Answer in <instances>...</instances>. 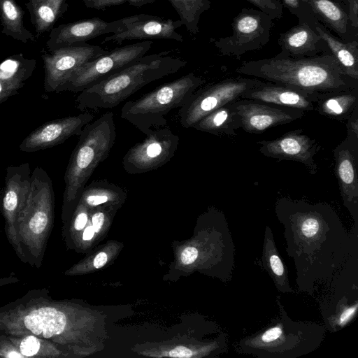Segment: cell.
Segmentation results:
<instances>
[{"label": "cell", "mask_w": 358, "mask_h": 358, "mask_svg": "<svg viewBox=\"0 0 358 358\" xmlns=\"http://www.w3.org/2000/svg\"><path fill=\"white\" fill-rule=\"evenodd\" d=\"M274 209L284 226L286 251L294 260L300 292L312 296L344 269L358 264V234L348 233L329 203L281 197Z\"/></svg>", "instance_id": "1"}, {"label": "cell", "mask_w": 358, "mask_h": 358, "mask_svg": "<svg viewBox=\"0 0 358 358\" xmlns=\"http://www.w3.org/2000/svg\"><path fill=\"white\" fill-rule=\"evenodd\" d=\"M236 72L312 94L358 87V80L345 74L329 52L301 58L278 53L271 58L243 62Z\"/></svg>", "instance_id": "2"}, {"label": "cell", "mask_w": 358, "mask_h": 358, "mask_svg": "<svg viewBox=\"0 0 358 358\" xmlns=\"http://www.w3.org/2000/svg\"><path fill=\"white\" fill-rule=\"evenodd\" d=\"M165 51L144 55L127 67L80 92L76 99L81 112L113 108L146 85L178 72L187 62Z\"/></svg>", "instance_id": "3"}, {"label": "cell", "mask_w": 358, "mask_h": 358, "mask_svg": "<svg viewBox=\"0 0 358 358\" xmlns=\"http://www.w3.org/2000/svg\"><path fill=\"white\" fill-rule=\"evenodd\" d=\"M279 313L262 330L238 341L236 351L259 358H296L317 349L326 328L313 322L294 321L277 296Z\"/></svg>", "instance_id": "4"}, {"label": "cell", "mask_w": 358, "mask_h": 358, "mask_svg": "<svg viewBox=\"0 0 358 358\" xmlns=\"http://www.w3.org/2000/svg\"><path fill=\"white\" fill-rule=\"evenodd\" d=\"M78 136L64 174V198L69 203L81 195L96 167L109 156L117 136L113 113L102 114Z\"/></svg>", "instance_id": "5"}, {"label": "cell", "mask_w": 358, "mask_h": 358, "mask_svg": "<svg viewBox=\"0 0 358 358\" xmlns=\"http://www.w3.org/2000/svg\"><path fill=\"white\" fill-rule=\"evenodd\" d=\"M204 83L203 78L189 73L138 99L126 102L121 109V118L148 135L151 131L166 126L167 114L185 105Z\"/></svg>", "instance_id": "6"}, {"label": "cell", "mask_w": 358, "mask_h": 358, "mask_svg": "<svg viewBox=\"0 0 358 358\" xmlns=\"http://www.w3.org/2000/svg\"><path fill=\"white\" fill-rule=\"evenodd\" d=\"M273 18L255 8H243L231 22L232 34L210 42L222 56L239 59L244 54L262 49L270 40Z\"/></svg>", "instance_id": "7"}, {"label": "cell", "mask_w": 358, "mask_h": 358, "mask_svg": "<svg viewBox=\"0 0 358 358\" xmlns=\"http://www.w3.org/2000/svg\"><path fill=\"white\" fill-rule=\"evenodd\" d=\"M262 82L242 77L229 78L196 91L179 110L180 124L184 128H192L201 118L227 103L241 99L248 90Z\"/></svg>", "instance_id": "8"}, {"label": "cell", "mask_w": 358, "mask_h": 358, "mask_svg": "<svg viewBox=\"0 0 358 358\" xmlns=\"http://www.w3.org/2000/svg\"><path fill=\"white\" fill-rule=\"evenodd\" d=\"M327 292L320 303L326 329L341 330L357 315L358 265L349 266L325 285Z\"/></svg>", "instance_id": "9"}, {"label": "cell", "mask_w": 358, "mask_h": 358, "mask_svg": "<svg viewBox=\"0 0 358 358\" xmlns=\"http://www.w3.org/2000/svg\"><path fill=\"white\" fill-rule=\"evenodd\" d=\"M152 44L143 41L116 48L83 65L55 92H80L145 55Z\"/></svg>", "instance_id": "10"}, {"label": "cell", "mask_w": 358, "mask_h": 358, "mask_svg": "<svg viewBox=\"0 0 358 358\" xmlns=\"http://www.w3.org/2000/svg\"><path fill=\"white\" fill-rule=\"evenodd\" d=\"M178 143V136L169 128L154 129L125 153L122 162L123 169L131 175L156 170L173 158Z\"/></svg>", "instance_id": "11"}, {"label": "cell", "mask_w": 358, "mask_h": 358, "mask_svg": "<svg viewBox=\"0 0 358 358\" xmlns=\"http://www.w3.org/2000/svg\"><path fill=\"white\" fill-rule=\"evenodd\" d=\"M108 52L101 46L85 43L44 53L41 57L45 69V92H55L77 69Z\"/></svg>", "instance_id": "12"}, {"label": "cell", "mask_w": 358, "mask_h": 358, "mask_svg": "<svg viewBox=\"0 0 358 358\" xmlns=\"http://www.w3.org/2000/svg\"><path fill=\"white\" fill-rule=\"evenodd\" d=\"M142 15H132L113 22H106L96 17L62 24L50 30L46 46L52 52L62 48L83 45L106 34L121 32L127 24L140 19Z\"/></svg>", "instance_id": "13"}, {"label": "cell", "mask_w": 358, "mask_h": 358, "mask_svg": "<svg viewBox=\"0 0 358 358\" xmlns=\"http://www.w3.org/2000/svg\"><path fill=\"white\" fill-rule=\"evenodd\" d=\"M334 171L345 207L358 223V137L347 134L333 150Z\"/></svg>", "instance_id": "14"}, {"label": "cell", "mask_w": 358, "mask_h": 358, "mask_svg": "<svg viewBox=\"0 0 358 358\" xmlns=\"http://www.w3.org/2000/svg\"><path fill=\"white\" fill-rule=\"evenodd\" d=\"M233 104L240 116L241 128L250 134H261L268 129L290 123L301 118L306 113L249 99H240Z\"/></svg>", "instance_id": "15"}, {"label": "cell", "mask_w": 358, "mask_h": 358, "mask_svg": "<svg viewBox=\"0 0 358 358\" xmlns=\"http://www.w3.org/2000/svg\"><path fill=\"white\" fill-rule=\"evenodd\" d=\"M257 143L259 152L266 157L299 162L311 175L317 172L315 156L320 146L302 129L292 130L275 139L259 141Z\"/></svg>", "instance_id": "16"}, {"label": "cell", "mask_w": 358, "mask_h": 358, "mask_svg": "<svg viewBox=\"0 0 358 358\" xmlns=\"http://www.w3.org/2000/svg\"><path fill=\"white\" fill-rule=\"evenodd\" d=\"M89 111L48 121L31 132L20 143V150L31 152L62 143L72 136H78L94 120Z\"/></svg>", "instance_id": "17"}, {"label": "cell", "mask_w": 358, "mask_h": 358, "mask_svg": "<svg viewBox=\"0 0 358 358\" xmlns=\"http://www.w3.org/2000/svg\"><path fill=\"white\" fill-rule=\"evenodd\" d=\"M324 94L308 93L285 85L262 81L248 90L241 99L259 100L306 112L315 110L317 102Z\"/></svg>", "instance_id": "18"}, {"label": "cell", "mask_w": 358, "mask_h": 358, "mask_svg": "<svg viewBox=\"0 0 358 358\" xmlns=\"http://www.w3.org/2000/svg\"><path fill=\"white\" fill-rule=\"evenodd\" d=\"M182 25L180 19L173 20L143 14L140 19L127 24L122 31L106 36L101 43L113 41L121 44L124 41L143 39H168L182 42V36L176 31Z\"/></svg>", "instance_id": "19"}, {"label": "cell", "mask_w": 358, "mask_h": 358, "mask_svg": "<svg viewBox=\"0 0 358 358\" xmlns=\"http://www.w3.org/2000/svg\"><path fill=\"white\" fill-rule=\"evenodd\" d=\"M282 55L294 57H310L320 53L329 52L324 41L315 29L306 22H299L278 39Z\"/></svg>", "instance_id": "20"}, {"label": "cell", "mask_w": 358, "mask_h": 358, "mask_svg": "<svg viewBox=\"0 0 358 358\" xmlns=\"http://www.w3.org/2000/svg\"><path fill=\"white\" fill-rule=\"evenodd\" d=\"M306 1L319 22L339 38L346 42L357 40L358 31L350 24L345 4L336 0Z\"/></svg>", "instance_id": "21"}, {"label": "cell", "mask_w": 358, "mask_h": 358, "mask_svg": "<svg viewBox=\"0 0 358 358\" xmlns=\"http://www.w3.org/2000/svg\"><path fill=\"white\" fill-rule=\"evenodd\" d=\"M29 163L9 166L6 170L3 208L8 215L24 208L31 188Z\"/></svg>", "instance_id": "22"}, {"label": "cell", "mask_w": 358, "mask_h": 358, "mask_svg": "<svg viewBox=\"0 0 358 358\" xmlns=\"http://www.w3.org/2000/svg\"><path fill=\"white\" fill-rule=\"evenodd\" d=\"M313 27L325 43L329 52L344 72L350 78L358 80V41L346 42L336 36L319 20Z\"/></svg>", "instance_id": "23"}, {"label": "cell", "mask_w": 358, "mask_h": 358, "mask_svg": "<svg viewBox=\"0 0 358 358\" xmlns=\"http://www.w3.org/2000/svg\"><path fill=\"white\" fill-rule=\"evenodd\" d=\"M261 264L273 280L278 292L294 293L289 285L287 268L279 255L273 232L268 226L265 228Z\"/></svg>", "instance_id": "24"}, {"label": "cell", "mask_w": 358, "mask_h": 358, "mask_svg": "<svg viewBox=\"0 0 358 358\" xmlns=\"http://www.w3.org/2000/svg\"><path fill=\"white\" fill-rule=\"evenodd\" d=\"M240 127L241 118L233 102L212 111L192 127L198 131L220 136H236V130Z\"/></svg>", "instance_id": "25"}, {"label": "cell", "mask_w": 358, "mask_h": 358, "mask_svg": "<svg viewBox=\"0 0 358 358\" xmlns=\"http://www.w3.org/2000/svg\"><path fill=\"white\" fill-rule=\"evenodd\" d=\"M357 107L358 87L324 94L317 102L315 110L324 117L343 122Z\"/></svg>", "instance_id": "26"}, {"label": "cell", "mask_w": 358, "mask_h": 358, "mask_svg": "<svg viewBox=\"0 0 358 358\" xmlns=\"http://www.w3.org/2000/svg\"><path fill=\"white\" fill-rule=\"evenodd\" d=\"M24 324L34 334L49 338L64 331L66 317L55 308H41L26 315Z\"/></svg>", "instance_id": "27"}, {"label": "cell", "mask_w": 358, "mask_h": 358, "mask_svg": "<svg viewBox=\"0 0 358 358\" xmlns=\"http://www.w3.org/2000/svg\"><path fill=\"white\" fill-rule=\"evenodd\" d=\"M24 11L15 0H0L1 33L26 43L35 41L34 35L24 26Z\"/></svg>", "instance_id": "28"}, {"label": "cell", "mask_w": 358, "mask_h": 358, "mask_svg": "<svg viewBox=\"0 0 358 358\" xmlns=\"http://www.w3.org/2000/svg\"><path fill=\"white\" fill-rule=\"evenodd\" d=\"M68 6L66 0H43L34 6L28 7L37 36L50 31Z\"/></svg>", "instance_id": "29"}, {"label": "cell", "mask_w": 358, "mask_h": 358, "mask_svg": "<svg viewBox=\"0 0 358 358\" xmlns=\"http://www.w3.org/2000/svg\"><path fill=\"white\" fill-rule=\"evenodd\" d=\"M126 196L125 190L107 180H95L85 187L80 196L83 202L91 207L120 201Z\"/></svg>", "instance_id": "30"}, {"label": "cell", "mask_w": 358, "mask_h": 358, "mask_svg": "<svg viewBox=\"0 0 358 358\" xmlns=\"http://www.w3.org/2000/svg\"><path fill=\"white\" fill-rule=\"evenodd\" d=\"M174 8L186 29L192 35L199 33L201 15L211 6L210 0H167Z\"/></svg>", "instance_id": "31"}, {"label": "cell", "mask_w": 358, "mask_h": 358, "mask_svg": "<svg viewBox=\"0 0 358 358\" xmlns=\"http://www.w3.org/2000/svg\"><path fill=\"white\" fill-rule=\"evenodd\" d=\"M36 60L27 59L22 53L7 57L0 63V80L24 83L36 68Z\"/></svg>", "instance_id": "32"}, {"label": "cell", "mask_w": 358, "mask_h": 358, "mask_svg": "<svg viewBox=\"0 0 358 358\" xmlns=\"http://www.w3.org/2000/svg\"><path fill=\"white\" fill-rule=\"evenodd\" d=\"M282 7L297 17L299 22H306L313 26L318 20L314 15L306 0H278Z\"/></svg>", "instance_id": "33"}, {"label": "cell", "mask_w": 358, "mask_h": 358, "mask_svg": "<svg viewBox=\"0 0 358 358\" xmlns=\"http://www.w3.org/2000/svg\"><path fill=\"white\" fill-rule=\"evenodd\" d=\"M156 0H83L85 6L88 8L104 10L106 8L122 5L128 3L129 6L142 7L152 3Z\"/></svg>", "instance_id": "34"}, {"label": "cell", "mask_w": 358, "mask_h": 358, "mask_svg": "<svg viewBox=\"0 0 358 358\" xmlns=\"http://www.w3.org/2000/svg\"><path fill=\"white\" fill-rule=\"evenodd\" d=\"M259 10L266 13L273 19H280L282 16L283 7L278 0H245Z\"/></svg>", "instance_id": "35"}, {"label": "cell", "mask_w": 358, "mask_h": 358, "mask_svg": "<svg viewBox=\"0 0 358 358\" xmlns=\"http://www.w3.org/2000/svg\"><path fill=\"white\" fill-rule=\"evenodd\" d=\"M39 340L33 336L25 337L20 343V353L25 357H31L36 355L40 349Z\"/></svg>", "instance_id": "36"}, {"label": "cell", "mask_w": 358, "mask_h": 358, "mask_svg": "<svg viewBox=\"0 0 358 358\" xmlns=\"http://www.w3.org/2000/svg\"><path fill=\"white\" fill-rule=\"evenodd\" d=\"M24 85V83H13L0 80V103L17 94Z\"/></svg>", "instance_id": "37"}, {"label": "cell", "mask_w": 358, "mask_h": 358, "mask_svg": "<svg viewBox=\"0 0 358 358\" xmlns=\"http://www.w3.org/2000/svg\"><path fill=\"white\" fill-rule=\"evenodd\" d=\"M347 13L351 27L358 29V0H345Z\"/></svg>", "instance_id": "38"}, {"label": "cell", "mask_w": 358, "mask_h": 358, "mask_svg": "<svg viewBox=\"0 0 358 358\" xmlns=\"http://www.w3.org/2000/svg\"><path fill=\"white\" fill-rule=\"evenodd\" d=\"M347 134L358 137V107L347 119Z\"/></svg>", "instance_id": "39"}, {"label": "cell", "mask_w": 358, "mask_h": 358, "mask_svg": "<svg viewBox=\"0 0 358 358\" xmlns=\"http://www.w3.org/2000/svg\"><path fill=\"white\" fill-rule=\"evenodd\" d=\"M199 255L198 250L194 247H187L181 254V261L184 264H190L195 262Z\"/></svg>", "instance_id": "40"}, {"label": "cell", "mask_w": 358, "mask_h": 358, "mask_svg": "<svg viewBox=\"0 0 358 358\" xmlns=\"http://www.w3.org/2000/svg\"><path fill=\"white\" fill-rule=\"evenodd\" d=\"M169 355L172 357L189 358L192 357L193 352L188 348L184 346H178L171 350Z\"/></svg>", "instance_id": "41"}, {"label": "cell", "mask_w": 358, "mask_h": 358, "mask_svg": "<svg viewBox=\"0 0 358 358\" xmlns=\"http://www.w3.org/2000/svg\"><path fill=\"white\" fill-rule=\"evenodd\" d=\"M105 220V215L101 211H98L92 215V227L95 232H99L103 226Z\"/></svg>", "instance_id": "42"}, {"label": "cell", "mask_w": 358, "mask_h": 358, "mask_svg": "<svg viewBox=\"0 0 358 358\" xmlns=\"http://www.w3.org/2000/svg\"><path fill=\"white\" fill-rule=\"evenodd\" d=\"M87 215L85 212H80L78 214L74 222V227L76 230H81L86 224Z\"/></svg>", "instance_id": "43"}, {"label": "cell", "mask_w": 358, "mask_h": 358, "mask_svg": "<svg viewBox=\"0 0 358 358\" xmlns=\"http://www.w3.org/2000/svg\"><path fill=\"white\" fill-rule=\"evenodd\" d=\"M107 262V255L105 252H99L94 259V266L96 268L103 266Z\"/></svg>", "instance_id": "44"}, {"label": "cell", "mask_w": 358, "mask_h": 358, "mask_svg": "<svg viewBox=\"0 0 358 358\" xmlns=\"http://www.w3.org/2000/svg\"><path fill=\"white\" fill-rule=\"evenodd\" d=\"M94 232L95 231H94L92 226L87 227L83 232V240L89 241V240L92 239V237L94 236Z\"/></svg>", "instance_id": "45"}, {"label": "cell", "mask_w": 358, "mask_h": 358, "mask_svg": "<svg viewBox=\"0 0 358 358\" xmlns=\"http://www.w3.org/2000/svg\"><path fill=\"white\" fill-rule=\"evenodd\" d=\"M43 0H29V3H26L27 8L32 7L41 2Z\"/></svg>", "instance_id": "46"}, {"label": "cell", "mask_w": 358, "mask_h": 358, "mask_svg": "<svg viewBox=\"0 0 358 358\" xmlns=\"http://www.w3.org/2000/svg\"><path fill=\"white\" fill-rule=\"evenodd\" d=\"M8 357H22L23 355L17 354L16 352H11L7 355Z\"/></svg>", "instance_id": "47"}, {"label": "cell", "mask_w": 358, "mask_h": 358, "mask_svg": "<svg viewBox=\"0 0 358 358\" xmlns=\"http://www.w3.org/2000/svg\"><path fill=\"white\" fill-rule=\"evenodd\" d=\"M336 1H340V2H341V3H343L346 5V1L345 0H336Z\"/></svg>", "instance_id": "48"}]
</instances>
